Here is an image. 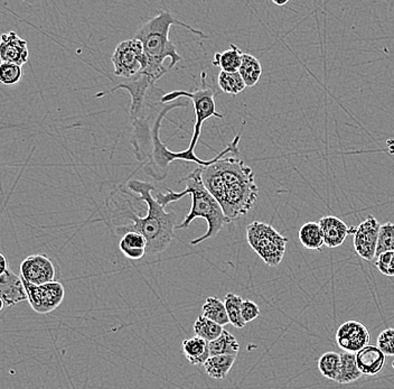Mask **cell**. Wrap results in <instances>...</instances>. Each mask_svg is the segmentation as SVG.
I'll return each mask as SVG.
<instances>
[{
    "label": "cell",
    "mask_w": 394,
    "mask_h": 389,
    "mask_svg": "<svg viewBox=\"0 0 394 389\" xmlns=\"http://www.w3.org/2000/svg\"><path fill=\"white\" fill-rule=\"evenodd\" d=\"M341 366H342V358L341 354L337 352L328 351L319 358V372L325 378L331 381H336L341 372Z\"/></svg>",
    "instance_id": "4316f807"
},
{
    "label": "cell",
    "mask_w": 394,
    "mask_h": 389,
    "mask_svg": "<svg viewBox=\"0 0 394 389\" xmlns=\"http://www.w3.org/2000/svg\"><path fill=\"white\" fill-rule=\"evenodd\" d=\"M318 224L324 235L325 246L328 248L342 246L348 235L353 233V226H348L344 221L334 215L323 217Z\"/></svg>",
    "instance_id": "2e32d148"
},
{
    "label": "cell",
    "mask_w": 394,
    "mask_h": 389,
    "mask_svg": "<svg viewBox=\"0 0 394 389\" xmlns=\"http://www.w3.org/2000/svg\"><path fill=\"white\" fill-rule=\"evenodd\" d=\"M209 356H238L240 345L237 338L223 330L218 339L209 343Z\"/></svg>",
    "instance_id": "603a6c76"
},
{
    "label": "cell",
    "mask_w": 394,
    "mask_h": 389,
    "mask_svg": "<svg viewBox=\"0 0 394 389\" xmlns=\"http://www.w3.org/2000/svg\"><path fill=\"white\" fill-rule=\"evenodd\" d=\"M0 299L5 306L12 308L18 303L27 301V293L21 276L8 270L0 275Z\"/></svg>",
    "instance_id": "9a60e30c"
},
{
    "label": "cell",
    "mask_w": 394,
    "mask_h": 389,
    "mask_svg": "<svg viewBox=\"0 0 394 389\" xmlns=\"http://www.w3.org/2000/svg\"><path fill=\"white\" fill-rule=\"evenodd\" d=\"M200 177L231 222L249 213L258 200L255 172L235 156L220 157L209 165L202 166Z\"/></svg>",
    "instance_id": "7a4b0ae2"
},
{
    "label": "cell",
    "mask_w": 394,
    "mask_h": 389,
    "mask_svg": "<svg viewBox=\"0 0 394 389\" xmlns=\"http://www.w3.org/2000/svg\"><path fill=\"white\" fill-rule=\"evenodd\" d=\"M160 92V89L153 88L148 94L144 115L140 118L132 119L131 146L134 149L135 157L140 163V167L148 176L156 181L165 180L169 174V166L175 160H187L194 162L198 166H207L220 157L239 154L241 134L237 135L234 140L226 146V149L219 153L213 160H200L189 149L183 151H169L160 138L162 120L165 119L169 111L174 110L175 108L186 107V104L171 102L164 105L160 102L162 97L158 98Z\"/></svg>",
    "instance_id": "6da1fadb"
},
{
    "label": "cell",
    "mask_w": 394,
    "mask_h": 389,
    "mask_svg": "<svg viewBox=\"0 0 394 389\" xmlns=\"http://www.w3.org/2000/svg\"><path fill=\"white\" fill-rule=\"evenodd\" d=\"M392 368H393V369H394V361H392Z\"/></svg>",
    "instance_id": "ab89813d"
},
{
    "label": "cell",
    "mask_w": 394,
    "mask_h": 389,
    "mask_svg": "<svg viewBox=\"0 0 394 389\" xmlns=\"http://www.w3.org/2000/svg\"><path fill=\"white\" fill-rule=\"evenodd\" d=\"M237 356H213L204 363L206 374L213 379L222 381L231 372Z\"/></svg>",
    "instance_id": "44dd1931"
},
{
    "label": "cell",
    "mask_w": 394,
    "mask_h": 389,
    "mask_svg": "<svg viewBox=\"0 0 394 389\" xmlns=\"http://www.w3.org/2000/svg\"><path fill=\"white\" fill-rule=\"evenodd\" d=\"M127 189L138 194V199L147 204V215L145 218L137 217L131 209L126 218L130 219V224H119L117 228L118 235L127 233H138L147 241L148 255H158L171 246L174 239L175 215L166 213L165 209L153 197L155 186L149 182L131 180L128 182Z\"/></svg>",
    "instance_id": "3957f363"
},
{
    "label": "cell",
    "mask_w": 394,
    "mask_h": 389,
    "mask_svg": "<svg viewBox=\"0 0 394 389\" xmlns=\"http://www.w3.org/2000/svg\"><path fill=\"white\" fill-rule=\"evenodd\" d=\"M341 358H342V366L336 383L339 385H346L359 381L363 375L357 367V354L343 352L341 354Z\"/></svg>",
    "instance_id": "d4e9b609"
},
{
    "label": "cell",
    "mask_w": 394,
    "mask_h": 389,
    "mask_svg": "<svg viewBox=\"0 0 394 389\" xmlns=\"http://www.w3.org/2000/svg\"><path fill=\"white\" fill-rule=\"evenodd\" d=\"M209 343L202 338L193 337L183 341V352L186 359L195 366H203L205 361L209 359Z\"/></svg>",
    "instance_id": "d6986e66"
},
{
    "label": "cell",
    "mask_w": 394,
    "mask_h": 389,
    "mask_svg": "<svg viewBox=\"0 0 394 389\" xmlns=\"http://www.w3.org/2000/svg\"><path fill=\"white\" fill-rule=\"evenodd\" d=\"M218 85L221 91L228 94H239L246 89V85L239 72H224L221 71L218 76Z\"/></svg>",
    "instance_id": "f546056e"
},
{
    "label": "cell",
    "mask_w": 394,
    "mask_h": 389,
    "mask_svg": "<svg viewBox=\"0 0 394 389\" xmlns=\"http://www.w3.org/2000/svg\"><path fill=\"white\" fill-rule=\"evenodd\" d=\"M375 266L383 275L394 277V251H388L377 256Z\"/></svg>",
    "instance_id": "836d02e7"
},
{
    "label": "cell",
    "mask_w": 394,
    "mask_h": 389,
    "mask_svg": "<svg viewBox=\"0 0 394 389\" xmlns=\"http://www.w3.org/2000/svg\"><path fill=\"white\" fill-rule=\"evenodd\" d=\"M246 240L250 247L270 267L278 266L286 255L287 237L266 222L253 221L246 226Z\"/></svg>",
    "instance_id": "52a82bcc"
},
{
    "label": "cell",
    "mask_w": 394,
    "mask_h": 389,
    "mask_svg": "<svg viewBox=\"0 0 394 389\" xmlns=\"http://www.w3.org/2000/svg\"><path fill=\"white\" fill-rule=\"evenodd\" d=\"M7 270H8V263L6 257L0 253V275L6 273Z\"/></svg>",
    "instance_id": "d590c367"
},
{
    "label": "cell",
    "mask_w": 394,
    "mask_h": 389,
    "mask_svg": "<svg viewBox=\"0 0 394 389\" xmlns=\"http://www.w3.org/2000/svg\"><path fill=\"white\" fill-rule=\"evenodd\" d=\"M3 308H5V304H3V299H0V312L3 311Z\"/></svg>",
    "instance_id": "74e56055"
},
{
    "label": "cell",
    "mask_w": 394,
    "mask_h": 389,
    "mask_svg": "<svg viewBox=\"0 0 394 389\" xmlns=\"http://www.w3.org/2000/svg\"><path fill=\"white\" fill-rule=\"evenodd\" d=\"M239 73H240L241 78L243 80L246 87H255L260 80L261 74H262V67H261L260 61L251 54L243 53Z\"/></svg>",
    "instance_id": "cb8c5ba5"
},
{
    "label": "cell",
    "mask_w": 394,
    "mask_h": 389,
    "mask_svg": "<svg viewBox=\"0 0 394 389\" xmlns=\"http://www.w3.org/2000/svg\"><path fill=\"white\" fill-rule=\"evenodd\" d=\"M113 73L117 78H130L148 67V58L142 43L137 38L121 42L111 56Z\"/></svg>",
    "instance_id": "9c48e42d"
},
{
    "label": "cell",
    "mask_w": 394,
    "mask_h": 389,
    "mask_svg": "<svg viewBox=\"0 0 394 389\" xmlns=\"http://www.w3.org/2000/svg\"><path fill=\"white\" fill-rule=\"evenodd\" d=\"M243 52L235 44L230 45L229 50L216 53L213 58V65L220 67L224 72H239Z\"/></svg>",
    "instance_id": "7402d4cb"
},
{
    "label": "cell",
    "mask_w": 394,
    "mask_h": 389,
    "mask_svg": "<svg viewBox=\"0 0 394 389\" xmlns=\"http://www.w3.org/2000/svg\"><path fill=\"white\" fill-rule=\"evenodd\" d=\"M160 78L155 76L154 74H151L147 69H145L132 78H119V80H114L117 82L116 87L111 88L109 91H102V92L98 93L96 97V98H102V97L107 96L109 93L114 92L119 89H125L130 93L131 119H136V118H140L144 115L148 94L151 92V89L155 87V83Z\"/></svg>",
    "instance_id": "ba28073f"
},
{
    "label": "cell",
    "mask_w": 394,
    "mask_h": 389,
    "mask_svg": "<svg viewBox=\"0 0 394 389\" xmlns=\"http://www.w3.org/2000/svg\"><path fill=\"white\" fill-rule=\"evenodd\" d=\"M22 281L26 290L27 301L36 313H51L63 303L65 288L61 283L54 281L41 286H35L29 284L23 279Z\"/></svg>",
    "instance_id": "30bf717a"
},
{
    "label": "cell",
    "mask_w": 394,
    "mask_h": 389,
    "mask_svg": "<svg viewBox=\"0 0 394 389\" xmlns=\"http://www.w3.org/2000/svg\"><path fill=\"white\" fill-rule=\"evenodd\" d=\"M23 78V69L17 64L3 62L0 67V83L3 85H17Z\"/></svg>",
    "instance_id": "1f68e13d"
},
{
    "label": "cell",
    "mask_w": 394,
    "mask_h": 389,
    "mask_svg": "<svg viewBox=\"0 0 394 389\" xmlns=\"http://www.w3.org/2000/svg\"><path fill=\"white\" fill-rule=\"evenodd\" d=\"M388 251H394V224L392 222L381 224L375 258Z\"/></svg>",
    "instance_id": "4dcf8cb0"
},
{
    "label": "cell",
    "mask_w": 394,
    "mask_h": 389,
    "mask_svg": "<svg viewBox=\"0 0 394 389\" xmlns=\"http://www.w3.org/2000/svg\"><path fill=\"white\" fill-rule=\"evenodd\" d=\"M242 302H243V299L234 293L226 294L225 299H224V305H225L230 323L237 329H243L246 326L242 317V313H241Z\"/></svg>",
    "instance_id": "f1b7e54d"
},
{
    "label": "cell",
    "mask_w": 394,
    "mask_h": 389,
    "mask_svg": "<svg viewBox=\"0 0 394 389\" xmlns=\"http://www.w3.org/2000/svg\"><path fill=\"white\" fill-rule=\"evenodd\" d=\"M273 3H275V5H278V6H284V5L288 3V0H286V1H282V3H279V1H277V0H273Z\"/></svg>",
    "instance_id": "8d00e7d4"
},
{
    "label": "cell",
    "mask_w": 394,
    "mask_h": 389,
    "mask_svg": "<svg viewBox=\"0 0 394 389\" xmlns=\"http://www.w3.org/2000/svg\"><path fill=\"white\" fill-rule=\"evenodd\" d=\"M386 356L377 346H366L357 354V367L364 376H375L384 368Z\"/></svg>",
    "instance_id": "e0dca14e"
},
{
    "label": "cell",
    "mask_w": 394,
    "mask_h": 389,
    "mask_svg": "<svg viewBox=\"0 0 394 389\" xmlns=\"http://www.w3.org/2000/svg\"><path fill=\"white\" fill-rule=\"evenodd\" d=\"M377 347L386 356H394V329H386L379 334Z\"/></svg>",
    "instance_id": "d6a6232c"
},
{
    "label": "cell",
    "mask_w": 394,
    "mask_h": 389,
    "mask_svg": "<svg viewBox=\"0 0 394 389\" xmlns=\"http://www.w3.org/2000/svg\"><path fill=\"white\" fill-rule=\"evenodd\" d=\"M0 56L3 62L23 67L29 58L28 44L17 33H3L0 35Z\"/></svg>",
    "instance_id": "5bb4252c"
},
{
    "label": "cell",
    "mask_w": 394,
    "mask_h": 389,
    "mask_svg": "<svg viewBox=\"0 0 394 389\" xmlns=\"http://www.w3.org/2000/svg\"><path fill=\"white\" fill-rule=\"evenodd\" d=\"M200 174H202V166H198L194 172H191V174L184 179L183 181L186 184V189L184 191L175 192L169 190L166 193H157L155 197L157 202L165 209L166 206L173 202L182 200L185 195H191V211L186 215L183 222L176 226V229H187L195 219H204L207 224V230L203 235L191 241L193 246L202 244L207 239L214 238L215 235L223 229L225 224L231 222L226 218L218 201L215 200L214 197L206 190Z\"/></svg>",
    "instance_id": "277c9868"
},
{
    "label": "cell",
    "mask_w": 394,
    "mask_h": 389,
    "mask_svg": "<svg viewBox=\"0 0 394 389\" xmlns=\"http://www.w3.org/2000/svg\"><path fill=\"white\" fill-rule=\"evenodd\" d=\"M3 58H1V56H0V67H1V64H3Z\"/></svg>",
    "instance_id": "f35d334b"
},
{
    "label": "cell",
    "mask_w": 394,
    "mask_h": 389,
    "mask_svg": "<svg viewBox=\"0 0 394 389\" xmlns=\"http://www.w3.org/2000/svg\"><path fill=\"white\" fill-rule=\"evenodd\" d=\"M120 251L130 260H140L147 254V241L138 233H127L119 242Z\"/></svg>",
    "instance_id": "ac0fdd59"
},
{
    "label": "cell",
    "mask_w": 394,
    "mask_h": 389,
    "mask_svg": "<svg viewBox=\"0 0 394 389\" xmlns=\"http://www.w3.org/2000/svg\"><path fill=\"white\" fill-rule=\"evenodd\" d=\"M241 313L243 317L244 322L250 323L258 319L260 315V308H259L257 303L253 302L251 299H243L242 306H241Z\"/></svg>",
    "instance_id": "e575fe53"
},
{
    "label": "cell",
    "mask_w": 394,
    "mask_h": 389,
    "mask_svg": "<svg viewBox=\"0 0 394 389\" xmlns=\"http://www.w3.org/2000/svg\"><path fill=\"white\" fill-rule=\"evenodd\" d=\"M194 332L196 337L202 338L207 342H212L220 337L223 332V326H221L218 323L213 322L211 320L206 319L202 314L197 317L194 322Z\"/></svg>",
    "instance_id": "83f0119b"
},
{
    "label": "cell",
    "mask_w": 394,
    "mask_h": 389,
    "mask_svg": "<svg viewBox=\"0 0 394 389\" xmlns=\"http://www.w3.org/2000/svg\"><path fill=\"white\" fill-rule=\"evenodd\" d=\"M380 226L381 224L375 217L368 215L354 231V249L357 255L366 262H372L375 259Z\"/></svg>",
    "instance_id": "8fae6325"
},
{
    "label": "cell",
    "mask_w": 394,
    "mask_h": 389,
    "mask_svg": "<svg viewBox=\"0 0 394 389\" xmlns=\"http://www.w3.org/2000/svg\"><path fill=\"white\" fill-rule=\"evenodd\" d=\"M371 336L363 323L348 321L337 329L336 343L344 352L357 354L368 346Z\"/></svg>",
    "instance_id": "4fadbf2b"
},
{
    "label": "cell",
    "mask_w": 394,
    "mask_h": 389,
    "mask_svg": "<svg viewBox=\"0 0 394 389\" xmlns=\"http://www.w3.org/2000/svg\"><path fill=\"white\" fill-rule=\"evenodd\" d=\"M202 315L221 326L229 324L230 320L226 313L225 305L219 297H209L202 306Z\"/></svg>",
    "instance_id": "484cf974"
},
{
    "label": "cell",
    "mask_w": 394,
    "mask_h": 389,
    "mask_svg": "<svg viewBox=\"0 0 394 389\" xmlns=\"http://www.w3.org/2000/svg\"><path fill=\"white\" fill-rule=\"evenodd\" d=\"M299 241L308 250L320 251L325 246L324 235L318 222H306L299 230Z\"/></svg>",
    "instance_id": "ffe728a7"
},
{
    "label": "cell",
    "mask_w": 394,
    "mask_h": 389,
    "mask_svg": "<svg viewBox=\"0 0 394 389\" xmlns=\"http://www.w3.org/2000/svg\"><path fill=\"white\" fill-rule=\"evenodd\" d=\"M21 277L29 284L41 286L55 281V266L45 255H31L21 264Z\"/></svg>",
    "instance_id": "7c38bea8"
},
{
    "label": "cell",
    "mask_w": 394,
    "mask_h": 389,
    "mask_svg": "<svg viewBox=\"0 0 394 389\" xmlns=\"http://www.w3.org/2000/svg\"><path fill=\"white\" fill-rule=\"evenodd\" d=\"M173 25L189 29V32L200 38H207L202 31L193 28L189 24L177 19L169 10L160 12L154 18L146 22L138 29L135 38L142 43L148 58V67L162 73L164 76L183 60L177 52L174 43L169 40V31Z\"/></svg>",
    "instance_id": "5b68a950"
},
{
    "label": "cell",
    "mask_w": 394,
    "mask_h": 389,
    "mask_svg": "<svg viewBox=\"0 0 394 389\" xmlns=\"http://www.w3.org/2000/svg\"><path fill=\"white\" fill-rule=\"evenodd\" d=\"M206 78H207V74L203 71L200 73L202 85L200 88H196L193 91H171V92L165 93L160 99V102L164 105L171 104L175 100L182 99V98H186V99L191 100L193 102L195 113L194 131H193L191 142H189V149H187L191 153H195V147L200 140L204 122L212 117L220 118V119L223 118V115L216 111V105H215L216 91H215L214 88L207 85Z\"/></svg>",
    "instance_id": "8992f818"
}]
</instances>
